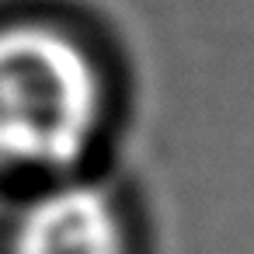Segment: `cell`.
Returning a JSON list of instances; mask_svg holds the SVG:
<instances>
[{
    "instance_id": "6da1fadb",
    "label": "cell",
    "mask_w": 254,
    "mask_h": 254,
    "mask_svg": "<svg viewBox=\"0 0 254 254\" xmlns=\"http://www.w3.org/2000/svg\"><path fill=\"white\" fill-rule=\"evenodd\" d=\"M98 115L101 80L73 39L42 25L0 28V164L70 167Z\"/></svg>"
},
{
    "instance_id": "7a4b0ae2",
    "label": "cell",
    "mask_w": 254,
    "mask_h": 254,
    "mask_svg": "<svg viewBox=\"0 0 254 254\" xmlns=\"http://www.w3.org/2000/svg\"><path fill=\"white\" fill-rule=\"evenodd\" d=\"M14 254H126L122 216L98 185H60L21 216Z\"/></svg>"
}]
</instances>
